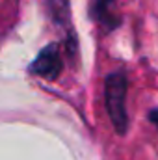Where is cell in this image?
<instances>
[{
	"label": "cell",
	"mask_w": 158,
	"mask_h": 160,
	"mask_svg": "<svg viewBox=\"0 0 158 160\" xmlns=\"http://www.w3.org/2000/svg\"><path fill=\"white\" fill-rule=\"evenodd\" d=\"M104 93H106V108H108L110 119H112L119 134H125L126 127H128L126 106H125V97H126V77H125V73L116 71V73L108 75Z\"/></svg>",
	"instance_id": "6da1fadb"
},
{
	"label": "cell",
	"mask_w": 158,
	"mask_h": 160,
	"mask_svg": "<svg viewBox=\"0 0 158 160\" xmlns=\"http://www.w3.org/2000/svg\"><path fill=\"white\" fill-rule=\"evenodd\" d=\"M32 69L37 75L47 77V78H52V77H56L60 73V69H62V58H60V52H58L56 45H50V47H47L41 52Z\"/></svg>",
	"instance_id": "7a4b0ae2"
},
{
	"label": "cell",
	"mask_w": 158,
	"mask_h": 160,
	"mask_svg": "<svg viewBox=\"0 0 158 160\" xmlns=\"http://www.w3.org/2000/svg\"><path fill=\"white\" fill-rule=\"evenodd\" d=\"M114 4H116V0H97V15H99V19H101L102 22H110L112 26L117 22V21L110 15V9H112Z\"/></svg>",
	"instance_id": "3957f363"
},
{
	"label": "cell",
	"mask_w": 158,
	"mask_h": 160,
	"mask_svg": "<svg viewBox=\"0 0 158 160\" xmlns=\"http://www.w3.org/2000/svg\"><path fill=\"white\" fill-rule=\"evenodd\" d=\"M151 121H153V123H155V125L158 127V110H155V112H151Z\"/></svg>",
	"instance_id": "277c9868"
}]
</instances>
